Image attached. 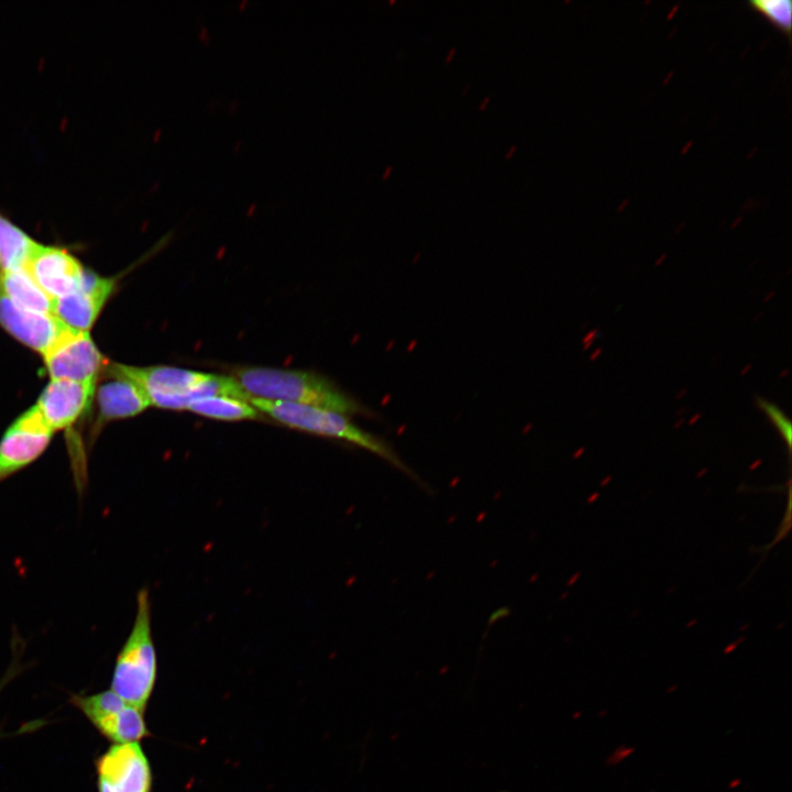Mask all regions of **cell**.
<instances>
[{
    "label": "cell",
    "instance_id": "8992f818",
    "mask_svg": "<svg viewBox=\"0 0 792 792\" xmlns=\"http://www.w3.org/2000/svg\"><path fill=\"white\" fill-rule=\"evenodd\" d=\"M43 359L51 380L94 385H97L109 363L89 332L69 328H65Z\"/></svg>",
    "mask_w": 792,
    "mask_h": 792
},
{
    "label": "cell",
    "instance_id": "52a82bcc",
    "mask_svg": "<svg viewBox=\"0 0 792 792\" xmlns=\"http://www.w3.org/2000/svg\"><path fill=\"white\" fill-rule=\"evenodd\" d=\"M53 435L35 406L21 414L0 439V484L37 460Z\"/></svg>",
    "mask_w": 792,
    "mask_h": 792
},
{
    "label": "cell",
    "instance_id": "2e32d148",
    "mask_svg": "<svg viewBox=\"0 0 792 792\" xmlns=\"http://www.w3.org/2000/svg\"><path fill=\"white\" fill-rule=\"evenodd\" d=\"M187 410L222 421L256 420L263 416L249 400L226 395L198 398L188 406Z\"/></svg>",
    "mask_w": 792,
    "mask_h": 792
},
{
    "label": "cell",
    "instance_id": "3957f363",
    "mask_svg": "<svg viewBox=\"0 0 792 792\" xmlns=\"http://www.w3.org/2000/svg\"><path fill=\"white\" fill-rule=\"evenodd\" d=\"M249 402L262 414L292 429L345 441L382 458L413 480L420 482L393 447L384 439L369 432L354 422L350 416L314 406L250 398Z\"/></svg>",
    "mask_w": 792,
    "mask_h": 792
},
{
    "label": "cell",
    "instance_id": "277c9868",
    "mask_svg": "<svg viewBox=\"0 0 792 792\" xmlns=\"http://www.w3.org/2000/svg\"><path fill=\"white\" fill-rule=\"evenodd\" d=\"M135 606L132 628L117 656L110 690L127 703L144 711L157 678L152 607L146 588L138 592Z\"/></svg>",
    "mask_w": 792,
    "mask_h": 792
},
{
    "label": "cell",
    "instance_id": "ba28073f",
    "mask_svg": "<svg viewBox=\"0 0 792 792\" xmlns=\"http://www.w3.org/2000/svg\"><path fill=\"white\" fill-rule=\"evenodd\" d=\"M98 792H151L152 770L140 743L113 744L95 761Z\"/></svg>",
    "mask_w": 792,
    "mask_h": 792
},
{
    "label": "cell",
    "instance_id": "5bb4252c",
    "mask_svg": "<svg viewBox=\"0 0 792 792\" xmlns=\"http://www.w3.org/2000/svg\"><path fill=\"white\" fill-rule=\"evenodd\" d=\"M0 290L15 305L40 314L53 315L54 301L25 268L0 271Z\"/></svg>",
    "mask_w": 792,
    "mask_h": 792
},
{
    "label": "cell",
    "instance_id": "e0dca14e",
    "mask_svg": "<svg viewBox=\"0 0 792 792\" xmlns=\"http://www.w3.org/2000/svg\"><path fill=\"white\" fill-rule=\"evenodd\" d=\"M748 6L752 11L765 16L788 40L790 38L792 29L791 0H752Z\"/></svg>",
    "mask_w": 792,
    "mask_h": 792
},
{
    "label": "cell",
    "instance_id": "8fae6325",
    "mask_svg": "<svg viewBox=\"0 0 792 792\" xmlns=\"http://www.w3.org/2000/svg\"><path fill=\"white\" fill-rule=\"evenodd\" d=\"M96 385L51 380L34 405L53 432L75 425L94 402Z\"/></svg>",
    "mask_w": 792,
    "mask_h": 792
},
{
    "label": "cell",
    "instance_id": "7a4b0ae2",
    "mask_svg": "<svg viewBox=\"0 0 792 792\" xmlns=\"http://www.w3.org/2000/svg\"><path fill=\"white\" fill-rule=\"evenodd\" d=\"M108 367L139 385L151 406L162 409L187 410L194 400L209 395L250 399L233 376L169 365L109 363Z\"/></svg>",
    "mask_w": 792,
    "mask_h": 792
},
{
    "label": "cell",
    "instance_id": "30bf717a",
    "mask_svg": "<svg viewBox=\"0 0 792 792\" xmlns=\"http://www.w3.org/2000/svg\"><path fill=\"white\" fill-rule=\"evenodd\" d=\"M25 270L53 301L76 290L86 272L79 260L66 249L41 243L30 256Z\"/></svg>",
    "mask_w": 792,
    "mask_h": 792
},
{
    "label": "cell",
    "instance_id": "5b68a950",
    "mask_svg": "<svg viewBox=\"0 0 792 792\" xmlns=\"http://www.w3.org/2000/svg\"><path fill=\"white\" fill-rule=\"evenodd\" d=\"M70 702L101 736L113 744L140 743L150 736L144 711L127 703L111 690L73 695Z\"/></svg>",
    "mask_w": 792,
    "mask_h": 792
},
{
    "label": "cell",
    "instance_id": "4fadbf2b",
    "mask_svg": "<svg viewBox=\"0 0 792 792\" xmlns=\"http://www.w3.org/2000/svg\"><path fill=\"white\" fill-rule=\"evenodd\" d=\"M0 327L42 356L66 328L53 315L31 311L15 305L1 290Z\"/></svg>",
    "mask_w": 792,
    "mask_h": 792
},
{
    "label": "cell",
    "instance_id": "7c38bea8",
    "mask_svg": "<svg viewBox=\"0 0 792 792\" xmlns=\"http://www.w3.org/2000/svg\"><path fill=\"white\" fill-rule=\"evenodd\" d=\"M105 373L108 380L96 385L94 395L97 416L91 430L92 438L107 424L138 416L151 406L145 393L134 382L112 372L108 365Z\"/></svg>",
    "mask_w": 792,
    "mask_h": 792
},
{
    "label": "cell",
    "instance_id": "ac0fdd59",
    "mask_svg": "<svg viewBox=\"0 0 792 792\" xmlns=\"http://www.w3.org/2000/svg\"><path fill=\"white\" fill-rule=\"evenodd\" d=\"M758 407L765 413V415L772 422L777 431L780 433L788 448L791 447L792 428L790 419L784 413L773 403L758 396L756 398Z\"/></svg>",
    "mask_w": 792,
    "mask_h": 792
},
{
    "label": "cell",
    "instance_id": "6da1fadb",
    "mask_svg": "<svg viewBox=\"0 0 792 792\" xmlns=\"http://www.w3.org/2000/svg\"><path fill=\"white\" fill-rule=\"evenodd\" d=\"M233 377L250 398L320 407L350 417L363 413L360 403L315 372L243 366L233 371Z\"/></svg>",
    "mask_w": 792,
    "mask_h": 792
},
{
    "label": "cell",
    "instance_id": "9c48e42d",
    "mask_svg": "<svg viewBox=\"0 0 792 792\" xmlns=\"http://www.w3.org/2000/svg\"><path fill=\"white\" fill-rule=\"evenodd\" d=\"M116 278L86 270L80 286L54 300L53 316L66 328L89 332L114 292Z\"/></svg>",
    "mask_w": 792,
    "mask_h": 792
},
{
    "label": "cell",
    "instance_id": "9a60e30c",
    "mask_svg": "<svg viewBox=\"0 0 792 792\" xmlns=\"http://www.w3.org/2000/svg\"><path fill=\"white\" fill-rule=\"evenodd\" d=\"M38 242L0 212V271L25 268Z\"/></svg>",
    "mask_w": 792,
    "mask_h": 792
}]
</instances>
